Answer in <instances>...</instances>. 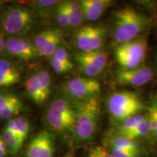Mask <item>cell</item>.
Listing matches in <instances>:
<instances>
[{
    "mask_svg": "<svg viewBox=\"0 0 157 157\" xmlns=\"http://www.w3.org/2000/svg\"><path fill=\"white\" fill-rule=\"evenodd\" d=\"M146 115L137 114L133 116L132 117H129L128 119H125L121 123L118 128V133H121L125 131H128L129 129H132L140 124Z\"/></svg>",
    "mask_w": 157,
    "mask_h": 157,
    "instance_id": "22",
    "label": "cell"
},
{
    "mask_svg": "<svg viewBox=\"0 0 157 157\" xmlns=\"http://www.w3.org/2000/svg\"><path fill=\"white\" fill-rule=\"evenodd\" d=\"M4 50L15 58L31 60L39 56L34 43L23 39L11 38L5 42Z\"/></svg>",
    "mask_w": 157,
    "mask_h": 157,
    "instance_id": "13",
    "label": "cell"
},
{
    "mask_svg": "<svg viewBox=\"0 0 157 157\" xmlns=\"http://www.w3.org/2000/svg\"><path fill=\"white\" fill-rule=\"evenodd\" d=\"M64 6L68 13V20H69V26L71 27V28H76V27L78 26L83 22L84 19H85L82 7L76 10H70L67 8L65 5Z\"/></svg>",
    "mask_w": 157,
    "mask_h": 157,
    "instance_id": "23",
    "label": "cell"
},
{
    "mask_svg": "<svg viewBox=\"0 0 157 157\" xmlns=\"http://www.w3.org/2000/svg\"><path fill=\"white\" fill-rule=\"evenodd\" d=\"M54 151L53 135L48 130H42L29 143L25 152V157H52Z\"/></svg>",
    "mask_w": 157,
    "mask_h": 157,
    "instance_id": "12",
    "label": "cell"
},
{
    "mask_svg": "<svg viewBox=\"0 0 157 157\" xmlns=\"http://www.w3.org/2000/svg\"><path fill=\"white\" fill-rule=\"evenodd\" d=\"M98 149V151L102 157H114L111 153L108 151L105 148L102 147H96Z\"/></svg>",
    "mask_w": 157,
    "mask_h": 157,
    "instance_id": "32",
    "label": "cell"
},
{
    "mask_svg": "<svg viewBox=\"0 0 157 157\" xmlns=\"http://www.w3.org/2000/svg\"><path fill=\"white\" fill-rule=\"evenodd\" d=\"M95 149H96V151H97V153H98V156H99V157H102V156H101V155H100L99 153H98V149H97V148H96V147H95Z\"/></svg>",
    "mask_w": 157,
    "mask_h": 157,
    "instance_id": "37",
    "label": "cell"
},
{
    "mask_svg": "<svg viewBox=\"0 0 157 157\" xmlns=\"http://www.w3.org/2000/svg\"><path fill=\"white\" fill-rule=\"evenodd\" d=\"M7 151V145L4 140L2 136L0 135V157H5Z\"/></svg>",
    "mask_w": 157,
    "mask_h": 157,
    "instance_id": "31",
    "label": "cell"
},
{
    "mask_svg": "<svg viewBox=\"0 0 157 157\" xmlns=\"http://www.w3.org/2000/svg\"><path fill=\"white\" fill-rule=\"evenodd\" d=\"M148 134H150V129H149L148 115H146L144 119L137 126L134 127L132 129H129L128 131L118 133L117 135H119L121 136H124L127 137V138L134 140L135 139L138 138V137H145Z\"/></svg>",
    "mask_w": 157,
    "mask_h": 157,
    "instance_id": "19",
    "label": "cell"
},
{
    "mask_svg": "<svg viewBox=\"0 0 157 157\" xmlns=\"http://www.w3.org/2000/svg\"><path fill=\"white\" fill-rule=\"evenodd\" d=\"M79 3L84 18L90 21H95L101 17L111 2L107 0H82Z\"/></svg>",
    "mask_w": 157,
    "mask_h": 157,
    "instance_id": "15",
    "label": "cell"
},
{
    "mask_svg": "<svg viewBox=\"0 0 157 157\" xmlns=\"http://www.w3.org/2000/svg\"><path fill=\"white\" fill-rule=\"evenodd\" d=\"M21 74L15 63L7 59H0V87H7L18 83Z\"/></svg>",
    "mask_w": 157,
    "mask_h": 157,
    "instance_id": "14",
    "label": "cell"
},
{
    "mask_svg": "<svg viewBox=\"0 0 157 157\" xmlns=\"http://www.w3.org/2000/svg\"><path fill=\"white\" fill-rule=\"evenodd\" d=\"M62 157H73V156H72L71 154H67V155H66V156H62Z\"/></svg>",
    "mask_w": 157,
    "mask_h": 157,
    "instance_id": "36",
    "label": "cell"
},
{
    "mask_svg": "<svg viewBox=\"0 0 157 157\" xmlns=\"http://www.w3.org/2000/svg\"><path fill=\"white\" fill-rule=\"evenodd\" d=\"M36 74L38 81L42 88V93L44 94L45 98L48 99L49 96L51 93V86H52V82H51V77L50 74L48 71L46 70H39L38 71L35 73Z\"/></svg>",
    "mask_w": 157,
    "mask_h": 157,
    "instance_id": "21",
    "label": "cell"
},
{
    "mask_svg": "<svg viewBox=\"0 0 157 157\" xmlns=\"http://www.w3.org/2000/svg\"><path fill=\"white\" fill-rule=\"evenodd\" d=\"M88 157H99L98 156V154L95 148H93L91 151H90L89 154H88Z\"/></svg>",
    "mask_w": 157,
    "mask_h": 157,
    "instance_id": "34",
    "label": "cell"
},
{
    "mask_svg": "<svg viewBox=\"0 0 157 157\" xmlns=\"http://www.w3.org/2000/svg\"><path fill=\"white\" fill-rule=\"evenodd\" d=\"M23 109V105L21 101L0 109V119H9L13 115L17 114Z\"/></svg>",
    "mask_w": 157,
    "mask_h": 157,
    "instance_id": "25",
    "label": "cell"
},
{
    "mask_svg": "<svg viewBox=\"0 0 157 157\" xmlns=\"http://www.w3.org/2000/svg\"><path fill=\"white\" fill-rule=\"evenodd\" d=\"M19 101L21 100L15 94L5 90H0V109Z\"/></svg>",
    "mask_w": 157,
    "mask_h": 157,
    "instance_id": "26",
    "label": "cell"
},
{
    "mask_svg": "<svg viewBox=\"0 0 157 157\" xmlns=\"http://www.w3.org/2000/svg\"><path fill=\"white\" fill-rule=\"evenodd\" d=\"M56 17L57 23L61 28H67L69 26L68 13L63 5V2L57 6L56 9Z\"/></svg>",
    "mask_w": 157,
    "mask_h": 157,
    "instance_id": "24",
    "label": "cell"
},
{
    "mask_svg": "<svg viewBox=\"0 0 157 157\" xmlns=\"http://www.w3.org/2000/svg\"><path fill=\"white\" fill-rule=\"evenodd\" d=\"M74 137L78 143L92 140L97 132L101 112V102L98 96L76 102Z\"/></svg>",
    "mask_w": 157,
    "mask_h": 157,
    "instance_id": "2",
    "label": "cell"
},
{
    "mask_svg": "<svg viewBox=\"0 0 157 157\" xmlns=\"http://www.w3.org/2000/svg\"><path fill=\"white\" fill-rule=\"evenodd\" d=\"M155 96H156V102H157V95H155ZM153 137H155V138H156V140H157V129H156V132H155L154 133V135H153V136H152Z\"/></svg>",
    "mask_w": 157,
    "mask_h": 157,
    "instance_id": "35",
    "label": "cell"
},
{
    "mask_svg": "<svg viewBox=\"0 0 157 157\" xmlns=\"http://www.w3.org/2000/svg\"><path fill=\"white\" fill-rule=\"evenodd\" d=\"M75 60L84 75L93 78L99 75L106 66L108 54L102 50L88 52H79L75 55Z\"/></svg>",
    "mask_w": 157,
    "mask_h": 157,
    "instance_id": "9",
    "label": "cell"
},
{
    "mask_svg": "<svg viewBox=\"0 0 157 157\" xmlns=\"http://www.w3.org/2000/svg\"><path fill=\"white\" fill-rule=\"evenodd\" d=\"M107 108L109 114L114 120L122 122L125 119L142 112L145 109V105L135 93L120 91L109 96Z\"/></svg>",
    "mask_w": 157,
    "mask_h": 157,
    "instance_id": "4",
    "label": "cell"
},
{
    "mask_svg": "<svg viewBox=\"0 0 157 157\" xmlns=\"http://www.w3.org/2000/svg\"><path fill=\"white\" fill-rule=\"evenodd\" d=\"M148 41L146 37H139L117 45L114 51L116 60L123 69L140 67L146 58Z\"/></svg>",
    "mask_w": 157,
    "mask_h": 157,
    "instance_id": "5",
    "label": "cell"
},
{
    "mask_svg": "<svg viewBox=\"0 0 157 157\" xmlns=\"http://www.w3.org/2000/svg\"><path fill=\"white\" fill-rule=\"evenodd\" d=\"M111 154L114 157H138V155L127 151H124L115 147H111Z\"/></svg>",
    "mask_w": 157,
    "mask_h": 157,
    "instance_id": "29",
    "label": "cell"
},
{
    "mask_svg": "<svg viewBox=\"0 0 157 157\" xmlns=\"http://www.w3.org/2000/svg\"><path fill=\"white\" fill-rule=\"evenodd\" d=\"M50 63L52 68L57 74H65L71 70L74 67L73 63H65L52 58H50Z\"/></svg>",
    "mask_w": 157,
    "mask_h": 157,
    "instance_id": "27",
    "label": "cell"
},
{
    "mask_svg": "<svg viewBox=\"0 0 157 157\" xmlns=\"http://www.w3.org/2000/svg\"><path fill=\"white\" fill-rule=\"evenodd\" d=\"M7 127L18 137L20 142L23 145L30 130V124L28 119L23 117H19L10 119L7 123Z\"/></svg>",
    "mask_w": 157,
    "mask_h": 157,
    "instance_id": "18",
    "label": "cell"
},
{
    "mask_svg": "<svg viewBox=\"0 0 157 157\" xmlns=\"http://www.w3.org/2000/svg\"><path fill=\"white\" fill-rule=\"evenodd\" d=\"M110 146L115 147L124 151L132 153L139 155V146L133 140L121 136L119 135H111L108 138Z\"/></svg>",
    "mask_w": 157,
    "mask_h": 157,
    "instance_id": "17",
    "label": "cell"
},
{
    "mask_svg": "<svg viewBox=\"0 0 157 157\" xmlns=\"http://www.w3.org/2000/svg\"><path fill=\"white\" fill-rule=\"evenodd\" d=\"M5 39H4V34L2 31H0V54L4 50V47H5Z\"/></svg>",
    "mask_w": 157,
    "mask_h": 157,
    "instance_id": "33",
    "label": "cell"
},
{
    "mask_svg": "<svg viewBox=\"0 0 157 157\" xmlns=\"http://www.w3.org/2000/svg\"><path fill=\"white\" fill-rule=\"evenodd\" d=\"M156 65H157V54H156Z\"/></svg>",
    "mask_w": 157,
    "mask_h": 157,
    "instance_id": "38",
    "label": "cell"
},
{
    "mask_svg": "<svg viewBox=\"0 0 157 157\" xmlns=\"http://www.w3.org/2000/svg\"><path fill=\"white\" fill-rule=\"evenodd\" d=\"M107 30L103 25H86L76 31L74 42L81 52L101 50L106 38Z\"/></svg>",
    "mask_w": 157,
    "mask_h": 157,
    "instance_id": "8",
    "label": "cell"
},
{
    "mask_svg": "<svg viewBox=\"0 0 157 157\" xmlns=\"http://www.w3.org/2000/svg\"><path fill=\"white\" fill-rule=\"evenodd\" d=\"M151 23V18L132 7L121 8L113 15V42L119 45L137 39Z\"/></svg>",
    "mask_w": 157,
    "mask_h": 157,
    "instance_id": "1",
    "label": "cell"
},
{
    "mask_svg": "<svg viewBox=\"0 0 157 157\" xmlns=\"http://www.w3.org/2000/svg\"><path fill=\"white\" fill-rule=\"evenodd\" d=\"M25 89L29 98L38 105H42L47 99L42 93L36 74H33L25 82Z\"/></svg>",
    "mask_w": 157,
    "mask_h": 157,
    "instance_id": "16",
    "label": "cell"
},
{
    "mask_svg": "<svg viewBox=\"0 0 157 157\" xmlns=\"http://www.w3.org/2000/svg\"><path fill=\"white\" fill-rule=\"evenodd\" d=\"M2 137L10 151L13 154H17L22 146V144L20 142L18 137L13 132V131L6 127L4 129Z\"/></svg>",
    "mask_w": 157,
    "mask_h": 157,
    "instance_id": "20",
    "label": "cell"
},
{
    "mask_svg": "<svg viewBox=\"0 0 157 157\" xmlns=\"http://www.w3.org/2000/svg\"><path fill=\"white\" fill-rule=\"evenodd\" d=\"M34 22V14L30 9L16 6L9 7L2 16L3 31L9 35L25 34L30 30Z\"/></svg>",
    "mask_w": 157,
    "mask_h": 157,
    "instance_id": "6",
    "label": "cell"
},
{
    "mask_svg": "<svg viewBox=\"0 0 157 157\" xmlns=\"http://www.w3.org/2000/svg\"><path fill=\"white\" fill-rule=\"evenodd\" d=\"M101 91V83L93 78L75 77L63 85V93L66 98L76 102L98 96Z\"/></svg>",
    "mask_w": 157,
    "mask_h": 157,
    "instance_id": "7",
    "label": "cell"
},
{
    "mask_svg": "<svg viewBox=\"0 0 157 157\" xmlns=\"http://www.w3.org/2000/svg\"><path fill=\"white\" fill-rule=\"evenodd\" d=\"M58 3V1H51V0H50V1H45V0H41V1L36 2V5L39 9H45L48 8V7H52V5H56Z\"/></svg>",
    "mask_w": 157,
    "mask_h": 157,
    "instance_id": "30",
    "label": "cell"
},
{
    "mask_svg": "<svg viewBox=\"0 0 157 157\" xmlns=\"http://www.w3.org/2000/svg\"><path fill=\"white\" fill-rule=\"evenodd\" d=\"M154 77L152 70L146 66L132 69H119L117 71L115 80L121 85L142 87L150 82Z\"/></svg>",
    "mask_w": 157,
    "mask_h": 157,
    "instance_id": "11",
    "label": "cell"
},
{
    "mask_svg": "<svg viewBox=\"0 0 157 157\" xmlns=\"http://www.w3.org/2000/svg\"><path fill=\"white\" fill-rule=\"evenodd\" d=\"M63 34L58 29H50L38 33L34 39V44L39 56L51 58L60 47Z\"/></svg>",
    "mask_w": 157,
    "mask_h": 157,
    "instance_id": "10",
    "label": "cell"
},
{
    "mask_svg": "<svg viewBox=\"0 0 157 157\" xmlns=\"http://www.w3.org/2000/svg\"><path fill=\"white\" fill-rule=\"evenodd\" d=\"M75 119V106L66 98L55 99L47 110V122L50 128L56 132H74Z\"/></svg>",
    "mask_w": 157,
    "mask_h": 157,
    "instance_id": "3",
    "label": "cell"
},
{
    "mask_svg": "<svg viewBox=\"0 0 157 157\" xmlns=\"http://www.w3.org/2000/svg\"><path fill=\"white\" fill-rule=\"evenodd\" d=\"M51 58L56 59V60H59V61L60 62L65 63H73L71 60L68 51L66 50V48H63V47H60V48L56 51V52H55L53 56L51 57Z\"/></svg>",
    "mask_w": 157,
    "mask_h": 157,
    "instance_id": "28",
    "label": "cell"
}]
</instances>
